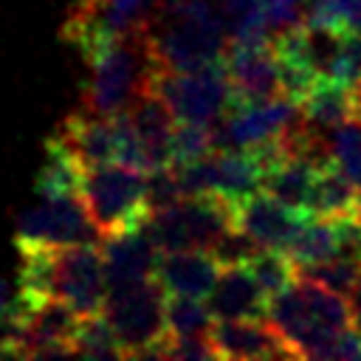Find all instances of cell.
I'll return each mask as SVG.
<instances>
[{
  "label": "cell",
  "instance_id": "obj_1",
  "mask_svg": "<svg viewBox=\"0 0 361 361\" xmlns=\"http://www.w3.org/2000/svg\"><path fill=\"white\" fill-rule=\"evenodd\" d=\"M141 31L155 68L195 71L226 59L228 25L220 0H161Z\"/></svg>",
  "mask_w": 361,
  "mask_h": 361
},
{
  "label": "cell",
  "instance_id": "obj_2",
  "mask_svg": "<svg viewBox=\"0 0 361 361\" xmlns=\"http://www.w3.org/2000/svg\"><path fill=\"white\" fill-rule=\"evenodd\" d=\"M28 305L62 299L82 316L99 313L107 299L104 257L96 243L20 245V290Z\"/></svg>",
  "mask_w": 361,
  "mask_h": 361
},
{
  "label": "cell",
  "instance_id": "obj_3",
  "mask_svg": "<svg viewBox=\"0 0 361 361\" xmlns=\"http://www.w3.org/2000/svg\"><path fill=\"white\" fill-rule=\"evenodd\" d=\"M265 319L296 358H316L324 344L355 324L344 293H336L299 271L285 290L271 296Z\"/></svg>",
  "mask_w": 361,
  "mask_h": 361
},
{
  "label": "cell",
  "instance_id": "obj_4",
  "mask_svg": "<svg viewBox=\"0 0 361 361\" xmlns=\"http://www.w3.org/2000/svg\"><path fill=\"white\" fill-rule=\"evenodd\" d=\"M87 82L82 87V107L99 116H116L149 85L155 59L147 37L138 28L124 31L93 51L87 59Z\"/></svg>",
  "mask_w": 361,
  "mask_h": 361
},
{
  "label": "cell",
  "instance_id": "obj_5",
  "mask_svg": "<svg viewBox=\"0 0 361 361\" xmlns=\"http://www.w3.org/2000/svg\"><path fill=\"white\" fill-rule=\"evenodd\" d=\"M147 175L149 172H141L118 161L85 169L79 195L87 206L90 220L102 231V240L149 220L152 206Z\"/></svg>",
  "mask_w": 361,
  "mask_h": 361
},
{
  "label": "cell",
  "instance_id": "obj_6",
  "mask_svg": "<svg viewBox=\"0 0 361 361\" xmlns=\"http://www.w3.org/2000/svg\"><path fill=\"white\" fill-rule=\"evenodd\" d=\"M147 228L158 251H212L223 234L237 228V203L212 192L183 195L180 200L155 209L147 220Z\"/></svg>",
  "mask_w": 361,
  "mask_h": 361
},
{
  "label": "cell",
  "instance_id": "obj_7",
  "mask_svg": "<svg viewBox=\"0 0 361 361\" xmlns=\"http://www.w3.org/2000/svg\"><path fill=\"white\" fill-rule=\"evenodd\" d=\"M166 288L158 276L107 290L102 313L113 324L124 358H155L166 341Z\"/></svg>",
  "mask_w": 361,
  "mask_h": 361
},
{
  "label": "cell",
  "instance_id": "obj_8",
  "mask_svg": "<svg viewBox=\"0 0 361 361\" xmlns=\"http://www.w3.org/2000/svg\"><path fill=\"white\" fill-rule=\"evenodd\" d=\"M302 130V104L279 93L259 102H231L214 124V144L217 149H262L271 144H288L293 149Z\"/></svg>",
  "mask_w": 361,
  "mask_h": 361
},
{
  "label": "cell",
  "instance_id": "obj_9",
  "mask_svg": "<svg viewBox=\"0 0 361 361\" xmlns=\"http://www.w3.org/2000/svg\"><path fill=\"white\" fill-rule=\"evenodd\" d=\"M149 87L161 93L175 121H189V124H217L234 99L223 62L195 71L155 68L149 76Z\"/></svg>",
  "mask_w": 361,
  "mask_h": 361
},
{
  "label": "cell",
  "instance_id": "obj_10",
  "mask_svg": "<svg viewBox=\"0 0 361 361\" xmlns=\"http://www.w3.org/2000/svg\"><path fill=\"white\" fill-rule=\"evenodd\" d=\"M180 186L186 195H200L212 192L220 195L231 203H240L251 195H257L265 186L268 175V161L257 149H214L212 155L175 166Z\"/></svg>",
  "mask_w": 361,
  "mask_h": 361
},
{
  "label": "cell",
  "instance_id": "obj_11",
  "mask_svg": "<svg viewBox=\"0 0 361 361\" xmlns=\"http://www.w3.org/2000/svg\"><path fill=\"white\" fill-rule=\"evenodd\" d=\"M102 231L87 214L79 192L71 195H37V200L17 220L20 245H76L96 243Z\"/></svg>",
  "mask_w": 361,
  "mask_h": 361
},
{
  "label": "cell",
  "instance_id": "obj_12",
  "mask_svg": "<svg viewBox=\"0 0 361 361\" xmlns=\"http://www.w3.org/2000/svg\"><path fill=\"white\" fill-rule=\"evenodd\" d=\"M223 65L234 93L231 102H259L282 93L274 39H228Z\"/></svg>",
  "mask_w": 361,
  "mask_h": 361
},
{
  "label": "cell",
  "instance_id": "obj_13",
  "mask_svg": "<svg viewBox=\"0 0 361 361\" xmlns=\"http://www.w3.org/2000/svg\"><path fill=\"white\" fill-rule=\"evenodd\" d=\"M310 217L316 214L293 209L268 192H257L237 203V228L245 231L259 248H274V251H285L296 240V234L307 226Z\"/></svg>",
  "mask_w": 361,
  "mask_h": 361
},
{
  "label": "cell",
  "instance_id": "obj_14",
  "mask_svg": "<svg viewBox=\"0 0 361 361\" xmlns=\"http://www.w3.org/2000/svg\"><path fill=\"white\" fill-rule=\"evenodd\" d=\"M79 319L82 313L62 299H42L34 305L25 302V333H23L20 358L71 355V341L79 327Z\"/></svg>",
  "mask_w": 361,
  "mask_h": 361
},
{
  "label": "cell",
  "instance_id": "obj_15",
  "mask_svg": "<svg viewBox=\"0 0 361 361\" xmlns=\"http://www.w3.org/2000/svg\"><path fill=\"white\" fill-rule=\"evenodd\" d=\"M54 138L82 164V169L118 161V116H99L79 107L62 118Z\"/></svg>",
  "mask_w": 361,
  "mask_h": 361
},
{
  "label": "cell",
  "instance_id": "obj_16",
  "mask_svg": "<svg viewBox=\"0 0 361 361\" xmlns=\"http://www.w3.org/2000/svg\"><path fill=\"white\" fill-rule=\"evenodd\" d=\"M102 257H104L107 290H113V288H124V285L152 279L161 251H158L147 223H141V226L127 228L121 234L104 237Z\"/></svg>",
  "mask_w": 361,
  "mask_h": 361
},
{
  "label": "cell",
  "instance_id": "obj_17",
  "mask_svg": "<svg viewBox=\"0 0 361 361\" xmlns=\"http://www.w3.org/2000/svg\"><path fill=\"white\" fill-rule=\"evenodd\" d=\"M206 299L214 319H265L271 302V296L265 293L248 262L223 265Z\"/></svg>",
  "mask_w": 361,
  "mask_h": 361
},
{
  "label": "cell",
  "instance_id": "obj_18",
  "mask_svg": "<svg viewBox=\"0 0 361 361\" xmlns=\"http://www.w3.org/2000/svg\"><path fill=\"white\" fill-rule=\"evenodd\" d=\"M220 259L206 248L186 251H161L155 276L172 296H195L206 299L220 276Z\"/></svg>",
  "mask_w": 361,
  "mask_h": 361
},
{
  "label": "cell",
  "instance_id": "obj_19",
  "mask_svg": "<svg viewBox=\"0 0 361 361\" xmlns=\"http://www.w3.org/2000/svg\"><path fill=\"white\" fill-rule=\"evenodd\" d=\"M220 358H296L285 338L259 319H220L212 327Z\"/></svg>",
  "mask_w": 361,
  "mask_h": 361
},
{
  "label": "cell",
  "instance_id": "obj_20",
  "mask_svg": "<svg viewBox=\"0 0 361 361\" xmlns=\"http://www.w3.org/2000/svg\"><path fill=\"white\" fill-rule=\"evenodd\" d=\"M127 116L147 149L149 166L164 169L172 166V138H175V116L169 110V104L161 99V93L155 87H144L127 107Z\"/></svg>",
  "mask_w": 361,
  "mask_h": 361
},
{
  "label": "cell",
  "instance_id": "obj_21",
  "mask_svg": "<svg viewBox=\"0 0 361 361\" xmlns=\"http://www.w3.org/2000/svg\"><path fill=\"white\" fill-rule=\"evenodd\" d=\"M358 110H361V85L353 87V85H341L327 76H322L302 102V116L307 127L319 133L333 130L336 124H341Z\"/></svg>",
  "mask_w": 361,
  "mask_h": 361
},
{
  "label": "cell",
  "instance_id": "obj_22",
  "mask_svg": "<svg viewBox=\"0 0 361 361\" xmlns=\"http://www.w3.org/2000/svg\"><path fill=\"white\" fill-rule=\"evenodd\" d=\"M358 209H361V189L347 178V172L333 158L324 161L316 175L310 212L316 217H347V214H361Z\"/></svg>",
  "mask_w": 361,
  "mask_h": 361
},
{
  "label": "cell",
  "instance_id": "obj_23",
  "mask_svg": "<svg viewBox=\"0 0 361 361\" xmlns=\"http://www.w3.org/2000/svg\"><path fill=\"white\" fill-rule=\"evenodd\" d=\"M166 327L169 338H212L214 313L209 302L195 296H166Z\"/></svg>",
  "mask_w": 361,
  "mask_h": 361
},
{
  "label": "cell",
  "instance_id": "obj_24",
  "mask_svg": "<svg viewBox=\"0 0 361 361\" xmlns=\"http://www.w3.org/2000/svg\"><path fill=\"white\" fill-rule=\"evenodd\" d=\"M71 355H87V358H124L121 341L113 330V324L107 322V316L99 313H87L79 319V327L73 333L71 341Z\"/></svg>",
  "mask_w": 361,
  "mask_h": 361
},
{
  "label": "cell",
  "instance_id": "obj_25",
  "mask_svg": "<svg viewBox=\"0 0 361 361\" xmlns=\"http://www.w3.org/2000/svg\"><path fill=\"white\" fill-rule=\"evenodd\" d=\"M327 149L347 178L361 189V110L327 130Z\"/></svg>",
  "mask_w": 361,
  "mask_h": 361
},
{
  "label": "cell",
  "instance_id": "obj_26",
  "mask_svg": "<svg viewBox=\"0 0 361 361\" xmlns=\"http://www.w3.org/2000/svg\"><path fill=\"white\" fill-rule=\"evenodd\" d=\"M296 271L327 285L336 293H344V296H353L355 288L361 285V257H355V254H341V257H333L324 262L302 265Z\"/></svg>",
  "mask_w": 361,
  "mask_h": 361
},
{
  "label": "cell",
  "instance_id": "obj_27",
  "mask_svg": "<svg viewBox=\"0 0 361 361\" xmlns=\"http://www.w3.org/2000/svg\"><path fill=\"white\" fill-rule=\"evenodd\" d=\"M217 149L214 144V124H189L178 121L172 138V166L195 164Z\"/></svg>",
  "mask_w": 361,
  "mask_h": 361
},
{
  "label": "cell",
  "instance_id": "obj_28",
  "mask_svg": "<svg viewBox=\"0 0 361 361\" xmlns=\"http://www.w3.org/2000/svg\"><path fill=\"white\" fill-rule=\"evenodd\" d=\"M248 265L254 268V274L268 296H276L279 290H285L296 276V265L290 262V257L282 251H274V248H262Z\"/></svg>",
  "mask_w": 361,
  "mask_h": 361
},
{
  "label": "cell",
  "instance_id": "obj_29",
  "mask_svg": "<svg viewBox=\"0 0 361 361\" xmlns=\"http://www.w3.org/2000/svg\"><path fill=\"white\" fill-rule=\"evenodd\" d=\"M14 302V296H11V288H8V282L6 279H0V313L8 307Z\"/></svg>",
  "mask_w": 361,
  "mask_h": 361
},
{
  "label": "cell",
  "instance_id": "obj_30",
  "mask_svg": "<svg viewBox=\"0 0 361 361\" xmlns=\"http://www.w3.org/2000/svg\"><path fill=\"white\" fill-rule=\"evenodd\" d=\"M305 3H310V0H305Z\"/></svg>",
  "mask_w": 361,
  "mask_h": 361
},
{
  "label": "cell",
  "instance_id": "obj_31",
  "mask_svg": "<svg viewBox=\"0 0 361 361\" xmlns=\"http://www.w3.org/2000/svg\"><path fill=\"white\" fill-rule=\"evenodd\" d=\"M358 212H361V209H358Z\"/></svg>",
  "mask_w": 361,
  "mask_h": 361
}]
</instances>
